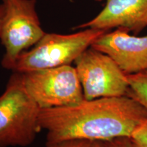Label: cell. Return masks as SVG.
<instances>
[{
	"label": "cell",
	"instance_id": "6da1fadb",
	"mask_svg": "<svg viewBox=\"0 0 147 147\" xmlns=\"http://www.w3.org/2000/svg\"><path fill=\"white\" fill-rule=\"evenodd\" d=\"M147 119V110L132 97H100L71 106L41 109L40 129L47 131V144L74 139L108 141L131 138Z\"/></svg>",
	"mask_w": 147,
	"mask_h": 147
},
{
	"label": "cell",
	"instance_id": "7a4b0ae2",
	"mask_svg": "<svg viewBox=\"0 0 147 147\" xmlns=\"http://www.w3.org/2000/svg\"><path fill=\"white\" fill-rule=\"evenodd\" d=\"M13 72L0 96V147L29 146L41 131V108L25 91L21 74Z\"/></svg>",
	"mask_w": 147,
	"mask_h": 147
},
{
	"label": "cell",
	"instance_id": "3957f363",
	"mask_svg": "<svg viewBox=\"0 0 147 147\" xmlns=\"http://www.w3.org/2000/svg\"><path fill=\"white\" fill-rule=\"evenodd\" d=\"M106 30L87 28L71 34H46L18 57L12 71L25 73L70 65Z\"/></svg>",
	"mask_w": 147,
	"mask_h": 147
},
{
	"label": "cell",
	"instance_id": "277c9868",
	"mask_svg": "<svg viewBox=\"0 0 147 147\" xmlns=\"http://www.w3.org/2000/svg\"><path fill=\"white\" fill-rule=\"evenodd\" d=\"M20 74L25 91L41 109L71 106L84 99L76 68L71 65Z\"/></svg>",
	"mask_w": 147,
	"mask_h": 147
},
{
	"label": "cell",
	"instance_id": "5b68a950",
	"mask_svg": "<svg viewBox=\"0 0 147 147\" xmlns=\"http://www.w3.org/2000/svg\"><path fill=\"white\" fill-rule=\"evenodd\" d=\"M5 14L0 40L5 48L3 68L12 70L18 57L34 46L46 33L36 10V0H3Z\"/></svg>",
	"mask_w": 147,
	"mask_h": 147
},
{
	"label": "cell",
	"instance_id": "8992f818",
	"mask_svg": "<svg viewBox=\"0 0 147 147\" xmlns=\"http://www.w3.org/2000/svg\"><path fill=\"white\" fill-rule=\"evenodd\" d=\"M74 63L85 100L127 95V75L108 55L89 47Z\"/></svg>",
	"mask_w": 147,
	"mask_h": 147
},
{
	"label": "cell",
	"instance_id": "52a82bcc",
	"mask_svg": "<svg viewBox=\"0 0 147 147\" xmlns=\"http://www.w3.org/2000/svg\"><path fill=\"white\" fill-rule=\"evenodd\" d=\"M124 28L105 32L91 47L110 57L127 75L147 70V36L129 34Z\"/></svg>",
	"mask_w": 147,
	"mask_h": 147
},
{
	"label": "cell",
	"instance_id": "ba28073f",
	"mask_svg": "<svg viewBox=\"0 0 147 147\" xmlns=\"http://www.w3.org/2000/svg\"><path fill=\"white\" fill-rule=\"evenodd\" d=\"M96 1H106L104 8L95 18L77 28L106 31L124 28L137 35L147 27V0Z\"/></svg>",
	"mask_w": 147,
	"mask_h": 147
},
{
	"label": "cell",
	"instance_id": "9c48e42d",
	"mask_svg": "<svg viewBox=\"0 0 147 147\" xmlns=\"http://www.w3.org/2000/svg\"><path fill=\"white\" fill-rule=\"evenodd\" d=\"M129 89L127 96L135 99L147 110V70L128 74Z\"/></svg>",
	"mask_w": 147,
	"mask_h": 147
},
{
	"label": "cell",
	"instance_id": "30bf717a",
	"mask_svg": "<svg viewBox=\"0 0 147 147\" xmlns=\"http://www.w3.org/2000/svg\"><path fill=\"white\" fill-rule=\"evenodd\" d=\"M47 147H104L102 141L74 139L48 144Z\"/></svg>",
	"mask_w": 147,
	"mask_h": 147
},
{
	"label": "cell",
	"instance_id": "8fae6325",
	"mask_svg": "<svg viewBox=\"0 0 147 147\" xmlns=\"http://www.w3.org/2000/svg\"><path fill=\"white\" fill-rule=\"evenodd\" d=\"M130 138L134 147H147V119L138 127Z\"/></svg>",
	"mask_w": 147,
	"mask_h": 147
},
{
	"label": "cell",
	"instance_id": "7c38bea8",
	"mask_svg": "<svg viewBox=\"0 0 147 147\" xmlns=\"http://www.w3.org/2000/svg\"><path fill=\"white\" fill-rule=\"evenodd\" d=\"M104 147H134L131 138L120 137L108 141H102Z\"/></svg>",
	"mask_w": 147,
	"mask_h": 147
},
{
	"label": "cell",
	"instance_id": "4fadbf2b",
	"mask_svg": "<svg viewBox=\"0 0 147 147\" xmlns=\"http://www.w3.org/2000/svg\"><path fill=\"white\" fill-rule=\"evenodd\" d=\"M5 14V5L4 3H2L0 4V32H1V25H2V22L3 17H4Z\"/></svg>",
	"mask_w": 147,
	"mask_h": 147
}]
</instances>
